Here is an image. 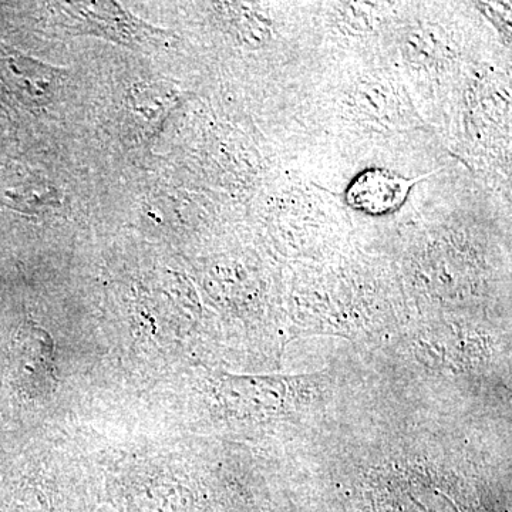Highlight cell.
I'll return each instance as SVG.
<instances>
[{"instance_id":"obj_1","label":"cell","mask_w":512,"mask_h":512,"mask_svg":"<svg viewBox=\"0 0 512 512\" xmlns=\"http://www.w3.org/2000/svg\"><path fill=\"white\" fill-rule=\"evenodd\" d=\"M305 377L224 376L218 396L229 413L239 419H268L291 413L302 402Z\"/></svg>"},{"instance_id":"obj_2","label":"cell","mask_w":512,"mask_h":512,"mask_svg":"<svg viewBox=\"0 0 512 512\" xmlns=\"http://www.w3.org/2000/svg\"><path fill=\"white\" fill-rule=\"evenodd\" d=\"M417 180H406L386 170H367L350 185L348 202L367 214H387L397 210Z\"/></svg>"}]
</instances>
